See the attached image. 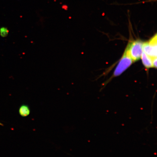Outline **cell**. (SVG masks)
Returning a JSON list of instances; mask_svg holds the SVG:
<instances>
[{"mask_svg": "<svg viewBox=\"0 0 157 157\" xmlns=\"http://www.w3.org/2000/svg\"><path fill=\"white\" fill-rule=\"evenodd\" d=\"M144 42L140 40L132 41L128 44L125 50L133 60L136 62L141 59L143 52V45Z\"/></svg>", "mask_w": 157, "mask_h": 157, "instance_id": "obj_1", "label": "cell"}, {"mask_svg": "<svg viewBox=\"0 0 157 157\" xmlns=\"http://www.w3.org/2000/svg\"><path fill=\"white\" fill-rule=\"evenodd\" d=\"M133 63L132 59L125 50L124 53L120 60L114 71V76L117 77L120 75L131 66Z\"/></svg>", "mask_w": 157, "mask_h": 157, "instance_id": "obj_2", "label": "cell"}, {"mask_svg": "<svg viewBox=\"0 0 157 157\" xmlns=\"http://www.w3.org/2000/svg\"><path fill=\"white\" fill-rule=\"evenodd\" d=\"M156 34L148 42H144L143 45V52L152 58L157 57V40Z\"/></svg>", "mask_w": 157, "mask_h": 157, "instance_id": "obj_3", "label": "cell"}, {"mask_svg": "<svg viewBox=\"0 0 157 157\" xmlns=\"http://www.w3.org/2000/svg\"><path fill=\"white\" fill-rule=\"evenodd\" d=\"M141 59H142L143 64L145 67L148 68L153 67L152 58L143 52Z\"/></svg>", "mask_w": 157, "mask_h": 157, "instance_id": "obj_4", "label": "cell"}, {"mask_svg": "<svg viewBox=\"0 0 157 157\" xmlns=\"http://www.w3.org/2000/svg\"><path fill=\"white\" fill-rule=\"evenodd\" d=\"M19 113L21 117H28L30 113V109L29 106L24 104L21 105L19 109Z\"/></svg>", "mask_w": 157, "mask_h": 157, "instance_id": "obj_5", "label": "cell"}, {"mask_svg": "<svg viewBox=\"0 0 157 157\" xmlns=\"http://www.w3.org/2000/svg\"><path fill=\"white\" fill-rule=\"evenodd\" d=\"M9 31L8 29L5 27H2L0 29V35L2 37H6L8 35Z\"/></svg>", "mask_w": 157, "mask_h": 157, "instance_id": "obj_6", "label": "cell"}, {"mask_svg": "<svg viewBox=\"0 0 157 157\" xmlns=\"http://www.w3.org/2000/svg\"><path fill=\"white\" fill-rule=\"evenodd\" d=\"M157 57L152 58V66L153 67H157Z\"/></svg>", "mask_w": 157, "mask_h": 157, "instance_id": "obj_7", "label": "cell"}]
</instances>
